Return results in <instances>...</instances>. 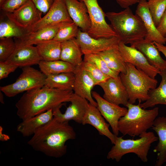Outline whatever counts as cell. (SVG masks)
<instances>
[{"mask_svg": "<svg viewBox=\"0 0 166 166\" xmlns=\"http://www.w3.org/2000/svg\"><path fill=\"white\" fill-rule=\"evenodd\" d=\"M68 121H61L53 117L37 129L27 144L34 149L52 157L59 158L67 152L66 142L75 139L76 133Z\"/></svg>", "mask_w": 166, "mask_h": 166, "instance_id": "6da1fadb", "label": "cell"}, {"mask_svg": "<svg viewBox=\"0 0 166 166\" xmlns=\"http://www.w3.org/2000/svg\"><path fill=\"white\" fill-rule=\"evenodd\" d=\"M73 90L43 87L26 91L15 104L17 114L24 120L70 102Z\"/></svg>", "mask_w": 166, "mask_h": 166, "instance_id": "7a4b0ae2", "label": "cell"}, {"mask_svg": "<svg viewBox=\"0 0 166 166\" xmlns=\"http://www.w3.org/2000/svg\"><path fill=\"white\" fill-rule=\"evenodd\" d=\"M105 14L120 42L131 44L146 37L147 31L142 19L129 7L119 12H108Z\"/></svg>", "mask_w": 166, "mask_h": 166, "instance_id": "3957f363", "label": "cell"}, {"mask_svg": "<svg viewBox=\"0 0 166 166\" xmlns=\"http://www.w3.org/2000/svg\"><path fill=\"white\" fill-rule=\"evenodd\" d=\"M128 112L119 119L118 130L123 136L134 137L146 132L151 128L158 114L159 108L147 110L129 102L126 106Z\"/></svg>", "mask_w": 166, "mask_h": 166, "instance_id": "277c9868", "label": "cell"}, {"mask_svg": "<svg viewBox=\"0 0 166 166\" xmlns=\"http://www.w3.org/2000/svg\"><path fill=\"white\" fill-rule=\"evenodd\" d=\"M126 72L119 76L128 96V102L134 104L146 101L150 90L156 88L157 80L149 76L131 64L126 63Z\"/></svg>", "mask_w": 166, "mask_h": 166, "instance_id": "5b68a950", "label": "cell"}, {"mask_svg": "<svg viewBox=\"0 0 166 166\" xmlns=\"http://www.w3.org/2000/svg\"><path fill=\"white\" fill-rule=\"evenodd\" d=\"M136 139H124L123 136L116 137L115 143L108 152L107 158L118 162L124 155L134 153L144 163L148 161V155L152 143L158 138L152 132H144Z\"/></svg>", "mask_w": 166, "mask_h": 166, "instance_id": "8992f818", "label": "cell"}, {"mask_svg": "<svg viewBox=\"0 0 166 166\" xmlns=\"http://www.w3.org/2000/svg\"><path fill=\"white\" fill-rule=\"evenodd\" d=\"M22 73L16 81L10 85L0 87V91L7 97L17 94L45 85L47 76L30 66L22 67Z\"/></svg>", "mask_w": 166, "mask_h": 166, "instance_id": "52a82bcc", "label": "cell"}, {"mask_svg": "<svg viewBox=\"0 0 166 166\" xmlns=\"http://www.w3.org/2000/svg\"><path fill=\"white\" fill-rule=\"evenodd\" d=\"M83 2L87 8L91 22L87 33L95 38H109L117 36L110 25L106 22L105 13L97 0H79Z\"/></svg>", "mask_w": 166, "mask_h": 166, "instance_id": "ba28073f", "label": "cell"}, {"mask_svg": "<svg viewBox=\"0 0 166 166\" xmlns=\"http://www.w3.org/2000/svg\"><path fill=\"white\" fill-rule=\"evenodd\" d=\"M5 13L9 19L26 32L42 18V14L31 0H29L12 12Z\"/></svg>", "mask_w": 166, "mask_h": 166, "instance_id": "9c48e42d", "label": "cell"}, {"mask_svg": "<svg viewBox=\"0 0 166 166\" xmlns=\"http://www.w3.org/2000/svg\"><path fill=\"white\" fill-rule=\"evenodd\" d=\"M76 38L84 55L96 53L117 47L120 42L117 36L95 38L80 29Z\"/></svg>", "mask_w": 166, "mask_h": 166, "instance_id": "30bf717a", "label": "cell"}, {"mask_svg": "<svg viewBox=\"0 0 166 166\" xmlns=\"http://www.w3.org/2000/svg\"><path fill=\"white\" fill-rule=\"evenodd\" d=\"M73 21L68 12L65 0H55L45 15L29 28L26 34L50 26Z\"/></svg>", "mask_w": 166, "mask_h": 166, "instance_id": "8fae6325", "label": "cell"}, {"mask_svg": "<svg viewBox=\"0 0 166 166\" xmlns=\"http://www.w3.org/2000/svg\"><path fill=\"white\" fill-rule=\"evenodd\" d=\"M92 94L97 103V108L109 124L113 133L118 136L119 132L118 127L119 121L126 114L128 109L107 101L96 91H92Z\"/></svg>", "mask_w": 166, "mask_h": 166, "instance_id": "7c38bea8", "label": "cell"}, {"mask_svg": "<svg viewBox=\"0 0 166 166\" xmlns=\"http://www.w3.org/2000/svg\"><path fill=\"white\" fill-rule=\"evenodd\" d=\"M71 104L64 113L60 109L62 105L52 109L53 117L61 121H69L73 120L79 124H82L83 120L89 105V102L85 99L73 93L70 100Z\"/></svg>", "mask_w": 166, "mask_h": 166, "instance_id": "4fadbf2b", "label": "cell"}, {"mask_svg": "<svg viewBox=\"0 0 166 166\" xmlns=\"http://www.w3.org/2000/svg\"><path fill=\"white\" fill-rule=\"evenodd\" d=\"M118 48L126 63L131 64L151 78L155 79L160 73V71L150 64L144 55L136 48L128 46L121 42L119 43Z\"/></svg>", "mask_w": 166, "mask_h": 166, "instance_id": "5bb4252c", "label": "cell"}, {"mask_svg": "<svg viewBox=\"0 0 166 166\" xmlns=\"http://www.w3.org/2000/svg\"><path fill=\"white\" fill-rule=\"evenodd\" d=\"M98 85L103 90V97L107 101L125 106L128 102V93L119 75L116 78L110 77Z\"/></svg>", "mask_w": 166, "mask_h": 166, "instance_id": "9a60e30c", "label": "cell"}, {"mask_svg": "<svg viewBox=\"0 0 166 166\" xmlns=\"http://www.w3.org/2000/svg\"><path fill=\"white\" fill-rule=\"evenodd\" d=\"M16 45L14 51L6 62L23 67L38 64L42 60L36 46Z\"/></svg>", "mask_w": 166, "mask_h": 166, "instance_id": "2e32d148", "label": "cell"}, {"mask_svg": "<svg viewBox=\"0 0 166 166\" xmlns=\"http://www.w3.org/2000/svg\"><path fill=\"white\" fill-rule=\"evenodd\" d=\"M75 80L73 90L74 93L86 99L90 104L97 107L96 102L92 94V90L95 86L93 80L81 65L76 67L74 72Z\"/></svg>", "mask_w": 166, "mask_h": 166, "instance_id": "e0dca14e", "label": "cell"}, {"mask_svg": "<svg viewBox=\"0 0 166 166\" xmlns=\"http://www.w3.org/2000/svg\"><path fill=\"white\" fill-rule=\"evenodd\" d=\"M136 11V14L142 19L147 31L144 39L146 40L164 45L166 38L163 36L158 31L149 11L147 1L139 0Z\"/></svg>", "mask_w": 166, "mask_h": 166, "instance_id": "ac0fdd59", "label": "cell"}, {"mask_svg": "<svg viewBox=\"0 0 166 166\" xmlns=\"http://www.w3.org/2000/svg\"><path fill=\"white\" fill-rule=\"evenodd\" d=\"M90 124L94 127L99 134L108 138L112 144L115 143L117 136L110 131L109 124L107 123L97 107L89 104L81 124Z\"/></svg>", "mask_w": 166, "mask_h": 166, "instance_id": "d6986e66", "label": "cell"}, {"mask_svg": "<svg viewBox=\"0 0 166 166\" xmlns=\"http://www.w3.org/2000/svg\"><path fill=\"white\" fill-rule=\"evenodd\" d=\"M68 14L73 21L84 32L88 33L91 22L86 6L79 0H64Z\"/></svg>", "mask_w": 166, "mask_h": 166, "instance_id": "ffe728a7", "label": "cell"}, {"mask_svg": "<svg viewBox=\"0 0 166 166\" xmlns=\"http://www.w3.org/2000/svg\"><path fill=\"white\" fill-rule=\"evenodd\" d=\"M64 23L46 26L36 31L26 34L21 38H14L16 44L36 45L43 41L53 39Z\"/></svg>", "mask_w": 166, "mask_h": 166, "instance_id": "44dd1931", "label": "cell"}, {"mask_svg": "<svg viewBox=\"0 0 166 166\" xmlns=\"http://www.w3.org/2000/svg\"><path fill=\"white\" fill-rule=\"evenodd\" d=\"M130 45L140 51L152 65L160 71L166 70V61L161 56L160 51L154 42L144 38L135 42Z\"/></svg>", "mask_w": 166, "mask_h": 166, "instance_id": "7402d4cb", "label": "cell"}, {"mask_svg": "<svg viewBox=\"0 0 166 166\" xmlns=\"http://www.w3.org/2000/svg\"><path fill=\"white\" fill-rule=\"evenodd\" d=\"M52 109L24 120L17 127V131L24 137L33 135L36 130L53 118Z\"/></svg>", "mask_w": 166, "mask_h": 166, "instance_id": "603a6c76", "label": "cell"}, {"mask_svg": "<svg viewBox=\"0 0 166 166\" xmlns=\"http://www.w3.org/2000/svg\"><path fill=\"white\" fill-rule=\"evenodd\" d=\"M152 128L158 136V142L153 149L157 152L156 166H161L166 162V117H157Z\"/></svg>", "mask_w": 166, "mask_h": 166, "instance_id": "cb8c5ba5", "label": "cell"}, {"mask_svg": "<svg viewBox=\"0 0 166 166\" xmlns=\"http://www.w3.org/2000/svg\"><path fill=\"white\" fill-rule=\"evenodd\" d=\"M60 60L75 67L81 65L84 55L76 38L61 43Z\"/></svg>", "mask_w": 166, "mask_h": 166, "instance_id": "d4e9b609", "label": "cell"}, {"mask_svg": "<svg viewBox=\"0 0 166 166\" xmlns=\"http://www.w3.org/2000/svg\"><path fill=\"white\" fill-rule=\"evenodd\" d=\"M159 74L161 77L159 86L150 90L148 98L144 102L139 103L143 109L153 107L158 104L166 105V70L160 71Z\"/></svg>", "mask_w": 166, "mask_h": 166, "instance_id": "484cf974", "label": "cell"}, {"mask_svg": "<svg viewBox=\"0 0 166 166\" xmlns=\"http://www.w3.org/2000/svg\"><path fill=\"white\" fill-rule=\"evenodd\" d=\"M106 62L108 67L119 74L126 72V63L118 48V46L108 50L96 53Z\"/></svg>", "mask_w": 166, "mask_h": 166, "instance_id": "4316f807", "label": "cell"}, {"mask_svg": "<svg viewBox=\"0 0 166 166\" xmlns=\"http://www.w3.org/2000/svg\"><path fill=\"white\" fill-rule=\"evenodd\" d=\"M74 80L73 72L50 75L47 76L44 86L51 88L73 90Z\"/></svg>", "mask_w": 166, "mask_h": 166, "instance_id": "83f0119b", "label": "cell"}, {"mask_svg": "<svg viewBox=\"0 0 166 166\" xmlns=\"http://www.w3.org/2000/svg\"><path fill=\"white\" fill-rule=\"evenodd\" d=\"M36 45L42 60L52 61L60 60L61 42L52 39L40 42Z\"/></svg>", "mask_w": 166, "mask_h": 166, "instance_id": "f1b7e54d", "label": "cell"}, {"mask_svg": "<svg viewBox=\"0 0 166 166\" xmlns=\"http://www.w3.org/2000/svg\"><path fill=\"white\" fill-rule=\"evenodd\" d=\"M40 71L47 76L63 73L74 72L76 67L61 60L46 61L42 60L38 64Z\"/></svg>", "mask_w": 166, "mask_h": 166, "instance_id": "f546056e", "label": "cell"}, {"mask_svg": "<svg viewBox=\"0 0 166 166\" xmlns=\"http://www.w3.org/2000/svg\"><path fill=\"white\" fill-rule=\"evenodd\" d=\"M26 34L25 30L19 27L7 17L6 19L1 20L0 39L8 38H19Z\"/></svg>", "mask_w": 166, "mask_h": 166, "instance_id": "4dcf8cb0", "label": "cell"}, {"mask_svg": "<svg viewBox=\"0 0 166 166\" xmlns=\"http://www.w3.org/2000/svg\"><path fill=\"white\" fill-rule=\"evenodd\" d=\"M79 28L73 21L65 22L53 39L61 43L76 38L80 30Z\"/></svg>", "mask_w": 166, "mask_h": 166, "instance_id": "1f68e13d", "label": "cell"}, {"mask_svg": "<svg viewBox=\"0 0 166 166\" xmlns=\"http://www.w3.org/2000/svg\"><path fill=\"white\" fill-rule=\"evenodd\" d=\"M81 65L93 80L95 85H99L111 77L103 73L93 62L90 61L83 60Z\"/></svg>", "mask_w": 166, "mask_h": 166, "instance_id": "d6a6232c", "label": "cell"}, {"mask_svg": "<svg viewBox=\"0 0 166 166\" xmlns=\"http://www.w3.org/2000/svg\"><path fill=\"white\" fill-rule=\"evenodd\" d=\"M147 1L149 11L157 26L166 10V0Z\"/></svg>", "mask_w": 166, "mask_h": 166, "instance_id": "836d02e7", "label": "cell"}, {"mask_svg": "<svg viewBox=\"0 0 166 166\" xmlns=\"http://www.w3.org/2000/svg\"><path fill=\"white\" fill-rule=\"evenodd\" d=\"M84 55L83 60L90 61L93 62L105 74L114 78L117 77L119 76L120 74L110 69L105 61L97 54L89 53Z\"/></svg>", "mask_w": 166, "mask_h": 166, "instance_id": "e575fe53", "label": "cell"}, {"mask_svg": "<svg viewBox=\"0 0 166 166\" xmlns=\"http://www.w3.org/2000/svg\"><path fill=\"white\" fill-rule=\"evenodd\" d=\"M16 47V43L13 38L0 39V61H6L13 53Z\"/></svg>", "mask_w": 166, "mask_h": 166, "instance_id": "d590c367", "label": "cell"}, {"mask_svg": "<svg viewBox=\"0 0 166 166\" xmlns=\"http://www.w3.org/2000/svg\"><path fill=\"white\" fill-rule=\"evenodd\" d=\"M29 0H7L0 7V9L5 13L11 12Z\"/></svg>", "mask_w": 166, "mask_h": 166, "instance_id": "8d00e7d4", "label": "cell"}, {"mask_svg": "<svg viewBox=\"0 0 166 166\" xmlns=\"http://www.w3.org/2000/svg\"><path fill=\"white\" fill-rule=\"evenodd\" d=\"M18 67L17 65L6 61H0V80L6 78Z\"/></svg>", "mask_w": 166, "mask_h": 166, "instance_id": "74e56055", "label": "cell"}, {"mask_svg": "<svg viewBox=\"0 0 166 166\" xmlns=\"http://www.w3.org/2000/svg\"><path fill=\"white\" fill-rule=\"evenodd\" d=\"M36 7L45 14L49 10L55 0H31Z\"/></svg>", "mask_w": 166, "mask_h": 166, "instance_id": "f35d334b", "label": "cell"}, {"mask_svg": "<svg viewBox=\"0 0 166 166\" xmlns=\"http://www.w3.org/2000/svg\"><path fill=\"white\" fill-rule=\"evenodd\" d=\"M157 30L164 37L166 36V10L161 17L156 26Z\"/></svg>", "mask_w": 166, "mask_h": 166, "instance_id": "ab89813d", "label": "cell"}, {"mask_svg": "<svg viewBox=\"0 0 166 166\" xmlns=\"http://www.w3.org/2000/svg\"><path fill=\"white\" fill-rule=\"evenodd\" d=\"M122 8H126L138 3L139 0H116Z\"/></svg>", "mask_w": 166, "mask_h": 166, "instance_id": "60d3db41", "label": "cell"}, {"mask_svg": "<svg viewBox=\"0 0 166 166\" xmlns=\"http://www.w3.org/2000/svg\"><path fill=\"white\" fill-rule=\"evenodd\" d=\"M154 44L160 52H161L166 58V45L154 42Z\"/></svg>", "mask_w": 166, "mask_h": 166, "instance_id": "b9f144b4", "label": "cell"}, {"mask_svg": "<svg viewBox=\"0 0 166 166\" xmlns=\"http://www.w3.org/2000/svg\"><path fill=\"white\" fill-rule=\"evenodd\" d=\"M2 128L0 126V140L1 141H6L10 139L9 136L5 134L2 133Z\"/></svg>", "mask_w": 166, "mask_h": 166, "instance_id": "7bdbcfd3", "label": "cell"}, {"mask_svg": "<svg viewBox=\"0 0 166 166\" xmlns=\"http://www.w3.org/2000/svg\"><path fill=\"white\" fill-rule=\"evenodd\" d=\"M1 91H0V101L1 103L2 104H4V97L2 93L1 92Z\"/></svg>", "mask_w": 166, "mask_h": 166, "instance_id": "ee69618b", "label": "cell"}, {"mask_svg": "<svg viewBox=\"0 0 166 166\" xmlns=\"http://www.w3.org/2000/svg\"><path fill=\"white\" fill-rule=\"evenodd\" d=\"M7 0H0V7L7 1Z\"/></svg>", "mask_w": 166, "mask_h": 166, "instance_id": "f6af8a7d", "label": "cell"}, {"mask_svg": "<svg viewBox=\"0 0 166 166\" xmlns=\"http://www.w3.org/2000/svg\"><path fill=\"white\" fill-rule=\"evenodd\" d=\"M165 37L166 38V37Z\"/></svg>", "mask_w": 166, "mask_h": 166, "instance_id": "bcb514c9", "label": "cell"}]
</instances>
